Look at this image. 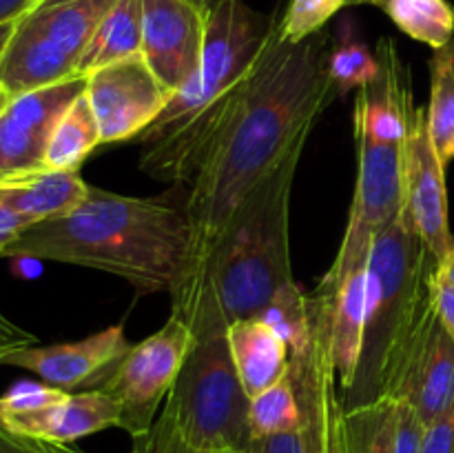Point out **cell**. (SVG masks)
I'll list each match as a JSON object with an SVG mask.
<instances>
[{"mask_svg":"<svg viewBox=\"0 0 454 453\" xmlns=\"http://www.w3.org/2000/svg\"><path fill=\"white\" fill-rule=\"evenodd\" d=\"M328 52L331 44L324 31L301 43L284 40L278 13L273 34L238 105L189 182L186 211L193 225L189 278L202 269L215 240L247 195L297 142L309 140L322 111L335 100Z\"/></svg>","mask_w":454,"mask_h":453,"instance_id":"1","label":"cell"},{"mask_svg":"<svg viewBox=\"0 0 454 453\" xmlns=\"http://www.w3.org/2000/svg\"><path fill=\"white\" fill-rule=\"evenodd\" d=\"M131 198L91 187L75 211L35 222L9 244L4 258H35L106 271L137 293L184 284L193 262V225L186 194Z\"/></svg>","mask_w":454,"mask_h":453,"instance_id":"2","label":"cell"},{"mask_svg":"<svg viewBox=\"0 0 454 453\" xmlns=\"http://www.w3.org/2000/svg\"><path fill=\"white\" fill-rule=\"evenodd\" d=\"M278 13H260L244 0H224L208 13L202 60L189 83L145 133L140 171L151 180L189 185L238 105L239 93L269 43Z\"/></svg>","mask_w":454,"mask_h":453,"instance_id":"3","label":"cell"},{"mask_svg":"<svg viewBox=\"0 0 454 453\" xmlns=\"http://www.w3.org/2000/svg\"><path fill=\"white\" fill-rule=\"evenodd\" d=\"M437 258L406 218L397 213L377 234L368 258V315L362 358L344 409L390 398L417 338L437 309L433 284Z\"/></svg>","mask_w":454,"mask_h":453,"instance_id":"4","label":"cell"},{"mask_svg":"<svg viewBox=\"0 0 454 453\" xmlns=\"http://www.w3.org/2000/svg\"><path fill=\"white\" fill-rule=\"evenodd\" d=\"M306 140L247 195L213 244L202 269L171 293L208 287L215 293L226 322L253 318L293 278L291 194Z\"/></svg>","mask_w":454,"mask_h":453,"instance_id":"5","label":"cell"},{"mask_svg":"<svg viewBox=\"0 0 454 453\" xmlns=\"http://www.w3.org/2000/svg\"><path fill=\"white\" fill-rule=\"evenodd\" d=\"M171 300L173 314L193 331V346L168 391L162 416L193 449L247 453L253 442L251 398L235 371L220 302L208 284Z\"/></svg>","mask_w":454,"mask_h":453,"instance_id":"6","label":"cell"},{"mask_svg":"<svg viewBox=\"0 0 454 453\" xmlns=\"http://www.w3.org/2000/svg\"><path fill=\"white\" fill-rule=\"evenodd\" d=\"M115 3L38 0L16 20L0 62V87L13 98L78 78L84 52Z\"/></svg>","mask_w":454,"mask_h":453,"instance_id":"7","label":"cell"},{"mask_svg":"<svg viewBox=\"0 0 454 453\" xmlns=\"http://www.w3.org/2000/svg\"><path fill=\"white\" fill-rule=\"evenodd\" d=\"M193 346V331L176 314L146 340L131 345L122 360L111 369L98 389L118 404L120 425L131 438L153 429L158 407L167 395Z\"/></svg>","mask_w":454,"mask_h":453,"instance_id":"8","label":"cell"},{"mask_svg":"<svg viewBox=\"0 0 454 453\" xmlns=\"http://www.w3.org/2000/svg\"><path fill=\"white\" fill-rule=\"evenodd\" d=\"M357 142V182L340 251L317 289H333L353 271L368 265L377 234L402 211V147Z\"/></svg>","mask_w":454,"mask_h":453,"instance_id":"9","label":"cell"},{"mask_svg":"<svg viewBox=\"0 0 454 453\" xmlns=\"http://www.w3.org/2000/svg\"><path fill=\"white\" fill-rule=\"evenodd\" d=\"M84 93L100 127L102 145L136 142L167 109L173 96L142 53L91 71Z\"/></svg>","mask_w":454,"mask_h":453,"instance_id":"10","label":"cell"},{"mask_svg":"<svg viewBox=\"0 0 454 453\" xmlns=\"http://www.w3.org/2000/svg\"><path fill=\"white\" fill-rule=\"evenodd\" d=\"M87 89V78L20 93L0 114V185L47 171V147L60 115Z\"/></svg>","mask_w":454,"mask_h":453,"instance_id":"11","label":"cell"},{"mask_svg":"<svg viewBox=\"0 0 454 453\" xmlns=\"http://www.w3.org/2000/svg\"><path fill=\"white\" fill-rule=\"evenodd\" d=\"M402 195L403 213L415 226L426 247L442 260L454 244L448 220L446 167L428 131L426 107L417 105L402 145Z\"/></svg>","mask_w":454,"mask_h":453,"instance_id":"12","label":"cell"},{"mask_svg":"<svg viewBox=\"0 0 454 453\" xmlns=\"http://www.w3.org/2000/svg\"><path fill=\"white\" fill-rule=\"evenodd\" d=\"M207 25L200 0H142V56L171 93L198 71Z\"/></svg>","mask_w":454,"mask_h":453,"instance_id":"13","label":"cell"},{"mask_svg":"<svg viewBox=\"0 0 454 453\" xmlns=\"http://www.w3.org/2000/svg\"><path fill=\"white\" fill-rule=\"evenodd\" d=\"M131 342L124 336V324H111L75 342L49 346H27L0 358V364L27 369L47 385L62 391L98 389L106 373L127 355Z\"/></svg>","mask_w":454,"mask_h":453,"instance_id":"14","label":"cell"},{"mask_svg":"<svg viewBox=\"0 0 454 453\" xmlns=\"http://www.w3.org/2000/svg\"><path fill=\"white\" fill-rule=\"evenodd\" d=\"M375 52L381 69L371 84L357 91L353 133L355 138H368L377 145L402 147L417 109L411 69L399 56L393 38H380Z\"/></svg>","mask_w":454,"mask_h":453,"instance_id":"15","label":"cell"},{"mask_svg":"<svg viewBox=\"0 0 454 453\" xmlns=\"http://www.w3.org/2000/svg\"><path fill=\"white\" fill-rule=\"evenodd\" d=\"M390 400L411 404L428 426L454 404V340L439 314L417 338Z\"/></svg>","mask_w":454,"mask_h":453,"instance_id":"16","label":"cell"},{"mask_svg":"<svg viewBox=\"0 0 454 453\" xmlns=\"http://www.w3.org/2000/svg\"><path fill=\"white\" fill-rule=\"evenodd\" d=\"M310 296L324 306L337 367L340 393H348L362 358L368 315V265L346 275L333 289H315Z\"/></svg>","mask_w":454,"mask_h":453,"instance_id":"17","label":"cell"},{"mask_svg":"<svg viewBox=\"0 0 454 453\" xmlns=\"http://www.w3.org/2000/svg\"><path fill=\"white\" fill-rule=\"evenodd\" d=\"M4 426L31 438L71 444L80 438L120 425L118 404L100 389H84L67 393L60 402L25 416L4 417Z\"/></svg>","mask_w":454,"mask_h":453,"instance_id":"18","label":"cell"},{"mask_svg":"<svg viewBox=\"0 0 454 453\" xmlns=\"http://www.w3.org/2000/svg\"><path fill=\"white\" fill-rule=\"evenodd\" d=\"M235 371L248 398L278 385L288 376V345L260 318L235 320L226 329Z\"/></svg>","mask_w":454,"mask_h":453,"instance_id":"19","label":"cell"},{"mask_svg":"<svg viewBox=\"0 0 454 453\" xmlns=\"http://www.w3.org/2000/svg\"><path fill=\"white\" fill-rule=\"evenodd\" d=\"M89 191L91 185H87L78 171L47 169L22 180L0 185V200L35 225L75 211L89 198Z\"/></svg>","mask_w":454,"mask_h":453,"instance_id":"20","label":"cell"},{"mask_svg":"<svg viewBox=\"0 0 454 453\" xmlns=\"http://www.w3.org/2000/svg\"><path fill=\"white\" fill-rule=\"evenodd\" d=\"M142 53V0H118L98 25L82 62L80 76Z\"/></svg>","mask_w":454,"mask_h":453,"instance_id":"21","label":"cell"},{"mask_svg":"<svg viewBox=\"0 0 454 453\" xmlns=\"http://www.w3.org/2000/svg\"><path fill=\"white\" fill-rule=\"evenodd\" d=\"M98 145H102L100 127L93 115L91 102L82 91L60 115L53 129L47 147V169L78 171L80 164L87 160V155H91Z\"/></svg>","mask_w":454,"mask_h":453,"instance_id":"22","label":"cell"},{"mask_svg":"<svg viewBox=\"0 0 454 453\" xmlns=\"http://www.w3.org/2000/svg\"><path fill=\"white\" fill-rule=\"evenodd\" d=\"M428 131L443 167L454 160V40L430 56Z\"/></svg>","mask_w":454,"mask_h":453,"instance_id":"23","label":"cell"},{"mask_svg":"<svg viewBox=\"0 0 454 453\" xmlns=\"http://www.w3.org/2000/svg\"><path fill=\"white\" fill-rule=\"evenodd\" d=\"M408 38L442 49L454 40V4L448 0H380L375 4Z\"/></svg>","mask_w":454,"mask_h":453,"instance_id":"24","label":"cell"},{"mask_svg":"<svg viewBox=\"0 0 454 453\" xmlns=\"http://www.w3.org/2000/svg\"><path fill=\"white\" fill-rule=\"evenodd\" d=\"M253 318H260L262 322L269 324L286 342L291 358L309 349L310 338H313V315H310L309 296L295 280L284 284L270 298L269 305Z\"/></svg>","mask_w":454,"mask_h":453,"instance_id":"25","label":"cell"},{"mask_svg":"<svg viewBox=\"0 0 454 453\" xmlns=\"http://www.w3.org/2000/svg\"><path fill=\"white\" fill-rule=\"evenodd\" d=\"M348 453H395V400L344 409Z\"/></svg>","mask_w":454,"mask_h":453,"instance_id":"26","label":"cell"},{"mask_svg":"<svg viewBox=\"0 0 454 453\" xmlns=\"http://www.w3.org/2000/svg\"><path fill=\"white\" fill-rule=\"evenodd\" d=\"M380 58L353 31H341L328 52V76L337 96H348L353 89H364L380 76Z\"/></svg>","mask_w":454,"mask_h":453,"instance_id":"27","label":"cell"},{"mask_svg":"<svg viewBox=\"0 0 454 453\" xmlns=\"http://www.w3.org/2000/svg\"><path fill=\"white\" fill-rule=\"evenodd\" d=\"M301 422H304V413H301L297 391L288 376L251 398L248 425H251L253 438L286 433V431L297 429Z\"/></svg>","mask_w":454,"mask_h":453,"instance_id":"28","label":"cell"},{"mask_svg":"<svg viewBox=\"0 0 454 453\" xmlns=\"http://www.w3.org/2000/svg\"><path fill=\"white\" fill-rule=\"evenodd\" d=\"M350 0H291L286 12L279 13V34L288 43H301L324 31L326 22L335 18Z\"/></svg>","mask_w":454,"mask_h":453,"instance_id":"29","label":"cell"},{"mask_svg":"<svg viewBox=\"0 0 454 453\" xmlns=\"http://www.w3.org/2000/svg\"><path fill=\"white\" fill-rule=\"evenodd\" d=\"M67 393L69 391H62L58 386L47 385V382L20 380L7 393L0 395V420L51 407V404L60 402Z\"/></svg>","mask_w":454,"mask_h":453,"instance_id":"30","label":"cell"},{"mask_svg":"<svg viewBox=\"0 0 454 453\" xmlns=\"http://www.w3.org/2000/svg\"><path fill=\"white\" fill-rule=\"evenodd\" d=\"M426 425L403 400H395V453H421Z\"/></svg>","mask_w":454,"mask_h":453,"instance_id":"31","label":"cell"},{"mask_svg":"<svg viewBox=\"0 0 454 453\" xmlns=\"http://www.w3.org/2000/svg\"><path fill=\"white\" fill-rule=\"evenodd\" d=\"M0 453H82L71 449L69 444L49 442V440L31 438V435L18 433L0 422Z\"/></svg>","mask_w":454,"mask_h":453,"instance_id":"32","label":"cell"},{"mask_svg":"<svg viewBox=\"0 0 454 453\" xmlns=\"http://www.w3.org/2000/svg\"><path fill=\"white\" fill-rule=\"evenodd\" d=\"M421 453H454V404L426 426Z\"/></svg>","mask_w":454,"mask_h":453,"instance_id":"33","label":"cell"},{"mask_svg":"<svg viewBox=\"0 0 454 453\" xmlns=\"http://www.w3.org/2000/svg\"><path fill=\"white\" fill-rule=\"evenodd\" d=\"M151 453H213V451H200L193 449L191 444H186L180 435L176 433V429L171 426V422L167 420V416L160 413L158 420H155L153 429H151Z\"/></svg>","mask_w":454,"mask_h":453,"instance_id":"34","label":"cell"},{"mask_svg":"<svg viewBox=\"0 0 454 453\" xmlns=\"http://www.w3.org/2000/svg\"><path fill=\"white\" fill-rule=\"evenodd\" d=\"M34 345H38L34 333L18 327V324L12 322L7 315L0 314V358L13 354V351L27 349V346H34Z\"/></svg>","mask_w":454,"mask_h":453,"instance_id":"35","label":"cell"},{"mask_svg":"<svg viewBox=\"0 0 454 453\" xmlns=\"http://www.w3.org/2000/svg\"><path fill=\"white\" fill-rule=\"evenodd\" d=\"M31 225H34V222H29L25 216H20V213H16L13 209H9L7 204L0 200V258H4L9 244H12L22 231L29 229Z\"/></svg>","mask_w":454,"mask_h":453,"instance_id":"36","label":"cell"},{"mask_svg":"<svg viewBox=\"0 0 454 453\" xmlns=\"http://www.w3.org/2000/svg\"><path fill=\"white\" fill-rule=\"evenodd\" d=\"M430 289H433L434 309H437L443 327L448 329V333H450L454 340V287H450L448 282H443V280L437 278V274H434Z\"/></svg>","mask_w":454,"mask_h":453,"instance_id":"37","label":"cell"},{"mask_svg":"<svg viewBox=\"0 0 454 453\" xmlns=\"http://www.w3.org/2000/svg\"><path fill=\"white\" fill-rule=\"evenodd\" d=\"M324 453H348L346 447V433H344V402L335 407L331 416V425H328V438H326V451Z\"/></svg>","mask_w":454,"mask_h":453,"instance_id":"38","label":"cell"},{"mask_svg":"<svg viewBox=\"0 0 454 453\" xmlns=\"http://www.w3.org/2000/svg\"><path fill=\"white\" fill-rule=\"evenodd\" d=\"M38 0H0V25H4V22H16Z\"/></svg>","mask_w":454,"mask_h":453,"instance_id":"39","label":"cell"},{"mask_svg":"<svg viewBox=\"0 0 454 453\" xmlns=\"http://www.w3.org/2000/svg\"><path fill=\"white\" fill-rule=\"evenodd\" d=\"M437 278H442L443 282L454 287V244L442 260H437Z\"/></svg>","mask_w":454,"mask_h":453,"instance_id":"40","label":"cell"},{"mask_svg":"<svg viewBox=\"0 0 454 453\" xmlns=\"http://www.w3.org/2000/svg\"><path fill=\"white\" fill-rule=\"evenodd\" d=\"M13 27H16V22H4V25H0V62H3L4 49H7L9 38H12Z\"/></svg>","mask_w":454,"mask_h":453,"instance_id":"41","label":"cell"},{"mask_svg":"<svg viewBox=\"0 0 454 453\" xmlns=\"http://www.w3.org/2000/svg\"><path fill=\"white\" fill-rule=\"evenodd\" d=\"M151 433V431H149ZM140 435V438H133V449L131 453H151V435Z\"/></svg>","mask_w":454,"mask_h":453,"instance_id":"42","label":"cell"},{"mask_svg":"<svg viewBox=\"0 0 454 453\" xmlns=\"http://www.w3.org/2000/svg\"><path fill=\"white\" fill-rule=\"evenodd\" d=\"M200 3H202V4H204V7H207V12H208V13H211V12H213V9H215V7H220V4H222V3H224V0H200Z\"/></svg>","mask_w":454,"mask_h":453,"instance_id":"43","label":"cell"},{"mask_svg":"<svg viewBox=\"0 0 454 453\" xmlns=\"http://www.w3.org/2000/svg\"><path fill=\"white\" fill-rule=\"evenodd\" d=\"M9 100H12V96H9V93L4 91L3 87H0V114H3V109H4V107L9 105Z\"/></svg>","mask_w":454,"mask_h":453,"instance_id":"44","label":"cell"},{"mask_svg":"<svg viewBox=\"0 0 454 453\" xmlns=\"http://www.w3.org/2000/svg\"><path fill=\"white\" fill-rule=\"evenodd\" d=\"M380 0H350L348 7H357V4H377Z\"/></svg>","mask_w":454,"mask_h":453,"instance_id":"45","label":"cell"}]
</instances>
